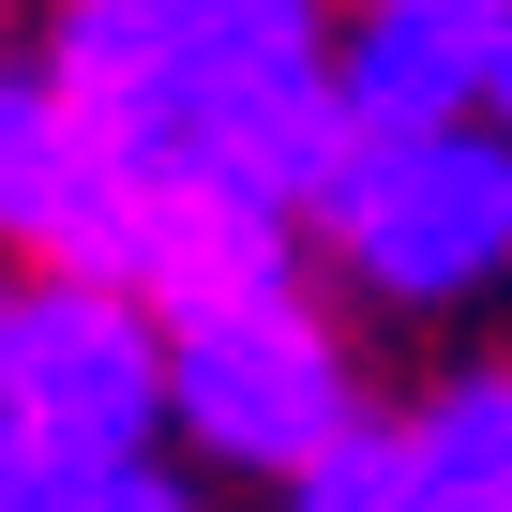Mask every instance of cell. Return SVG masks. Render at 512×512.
<instances>
[{
    "label": "cell",
    "instance_id": "obj_9",
    "mask_svg": "<svg viewBox=\"0 0 512 512\" xmlns=\"http://www.w3.org/2000/svg\"><path fill=\"white\" fill-rule=\"evenodd\" d=\"M76 482H91V452H46L31 422H0V512H61Z\"/></svg>",
    "mask_w": 512,
    "mask_h": 512
},
{
    "label": "cell",
    "instance_id": "obj_4",
    "mask_svg": "<svg viewBox=\"0 0 512 512\" xmlns=\"http://www.w3.org/2000/svg\"><path fill=\"white\" fill-rule=\"evenodd\" d=\"M0 422H31L46 452H151L166 437V317L91 272H16V332H0Z\"/></svg>",
    "mask_w": 512,
    "mask_h": 512
},
{
    "label": "cell",
    "instance_id": "obj_3",
    "mask_svg": "<svg viewBox=\"0 0 512 512\" xmlns=\"http://www.w3.org/2000/svg\"><path fill=\"white\" fill-rule=\"evenodd\" d=\"M317 241L392 317H452V302L512 287V121L347 136V166L317 181Z\"/></svg>",
    "mask_w": 512,
    "mask_h": 512
},
{
    "label": "cell",
    "instance_id": "obj_7",
    "mask_svg": "<svg viewBox=\"0 0 512 512\" xmlns=\"http://www.w3.org/2000/svg\"><path fill=\"white\" fill-rule=\"evenodd\" d=\"M437 512H512V377H452L437 407H407Z\"/></svg>",
    "mask_w": 512,
    "mask_h": 512
},
{
    "label": "cell",
    "instance_id": "obj_1",
    "mask_svg": "<svg viewBox=\"0 0 512 512\" xmlns=\"http://www.w3.org/2000/svg\"><path fill=\"white\" fill-rule=\"evenodd\" d=\"M46 61L136 166H241L302 211L362 136L317 0H61Z\"/></svg>",
    "mask_w": 512,
    "mask_h": 512
},
{
    "label": "cell",
    "instance_id": "obj_11",
    "mask_svg": "<svg viewBox=\"0 0 512 512\" xmlns=\"http://www.w3.org/2000/svg\"><path fill=\"white\" fill-rule=\"evenodd\" d=\"M482 121H512V0H497V91H482Z\"/></svg>",
    "mask_w": 512,
    "mask_h": 512
},
{
    "label": "cell",
    "instance_id": "obj_6",
    "mask_svg": "<svg viewBox=\"0 0 512 512\" xmlns=\"http://www.w3.org/2000/svg\"><path fill=\"white\" fill-rule=\"evenodd\" d=\"M332 76L362 136L482 121L497 91V0H332Z\"/></svg>",
    "mask_w": 512,
    "mask_h": 512
},
{
    "label": "cell",
    "instance_id": "obj_10",
    "mask_svg": "<svg viewBox=\"0 0 512 512\" xmlns=\"http://www.w3.org/2000/svg\"><path fill=\"white\" fill-rule=\"evenodd\" d=\"M61 512H196V497H181V467H151V452H121V467H91V482H76Z\"/></svg>",
    "mask_w": 512,
    "mask_h": 512
},
{
    "label": "cell",
    "instance_id": "obj_5",
    "mask_svg": "<svg viewBox=\"0 0 512 512\" xmlns=\"http://www.w3.org/2000/svg\"><path fill=\"white\" fill-rule=\"evenodd\" d=\"M136 151L61 91L46 46H0V256L16 272H91L136 287Z\"/></svg>",
    "mask_w": 512,
    "mask_h": 512
},
{
    "label": "cell",
    "instance_id": "obj_8",
    "mask_svg": "<svg viewBox=\"0 0 512 512\" xmlns=\"http://www.w3.org/2000/svg\"><path fill=\"white\" fill-rule=\"evenodd\" d=\"M287 512H437V482H422V437H407V422H362L347 452H317V467L287 482Z\"/></svg>",
    "mask_w": 512,
    "mask_h": 512
},
{
    "label": "cell",
    "instance_id": "obj_2",
    "mask_svg": "<svg viewBox=\"0 0 512 512\" xmlns=\"http://www.w3.org/2000/svg\"><path fill=\"white\" fill-rule=\"evenodd\" d=\"M166 437L226 482H302L317 452L362 437V347L332 332L317 287H256V302H196L166 317Z\"/></svg>",
    "mask_w": 512,
    "mask_h": 512
},
{
    "label": "cell",
    "instance_id": "obj_12",
    "mask_svg": "<svg viewBox=\"0 0 512 512\" xmlns=\"http://www.w3.org/2000/svg\"><path fill=\"white\" fill-rule=\"evenodd\" d=\"M0 332H16V256H0Z\"/></svg>",
    "mask_w": 512,
    "mask_h": 512
}]
</instances>
